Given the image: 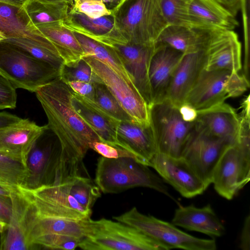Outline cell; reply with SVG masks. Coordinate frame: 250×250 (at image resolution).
<instances>
[{"instance_id":"obj_1","label":"cell","mask_w":250,"mask_h":250,"mask_svg":"<svg viewBox=\"0 0 250 250\" xmlns=\"http://www.w3.org/2000/svg\"><path fill=\"white\" fill-rule=\"evenodd\" d=\"M73 91L60 76L36 92L47 118L48 127L57 137L61 148L58 182L62 183L83 176V160L90 145L101 141L72 104Z\"/></svg>"},{"instance_id":"obj_2","label":"cell","mask_w":250,"mask_h":250,"mask_svg":"<svg viewBox=\"0 0 250 250\" xmlns=\"http://www.w3.org/2000/svg\"><path fill=\"white\" fill-rule=\"evenodd\" d=\"M162 0H123L111 10L116 27L128 43L156 44L168 25L162 8Z\"/></svg>"},{"instance_id":"obj_3","label":"cell","mask_w":250,"mask_h":250,"mask_svg":"<svg viewBox=\"0 0 250 250\" xmlns=\"http://www.w3.org/2000/svg\"><path fill=\"white\" fill-rule=\"evenodd\" d=\"M148 167L130 157L111 159L101 156L97 165L95 184L104 193L143 187L172 198L161 179Z\"/></svg>"},{"instance_id":"obj_4","label":"cell","mask_w":250,"mask_h":250,"mask_svg":"<svg viewBox=\"0 0 250 250\" xmlns=\"http://www.w3.org/2000/svg\"><path fill=\"white\" fill-rule=\"evenodd\" d=\"M250 180V123H240L236 141L228 146L213 171L211 184L222 197L231 200Z\"/></svg>"},{"instance_id":"obj_5","label":"cell","mask_w":250,"mask_h":250,"mask_svg":"<svg viewBox=\"0 0 250 250\" xmlns=\"http://www.w3.org/2000/svg\"><path fill=\"white\" fill-rule=\"evenodd\" d=\"M86 234L79 248L85 250H165L137 229L105 218L84 219Z\"/></svg>"},{"instance_id":"obj_6","label":"cell","mask_w":250,"mask_h":250,"mask_svg":"<svg viewBox=\"0 0 250 250\" xmlns=\"http://www.w3.org/2000/svg\"><path fill=\"white\" fill-rule=\"evenodd\" d=\"M0 73L16 88L35 92L61 72L9 43L0 42Z\"/></svg>"},{"instance_id":"obj_7","label":"cell","mask_w":250,"mask_h":250,"mask_svg":"<svg viewBox=\"0 0 250 250\" xmlns=\"http://www.w3.org/2000/svg\"><path fill=\"white\" fill-rule=\"evenodd\" d=\"M117 221L133 227L161 244L165 250H215L214 239L199 238L178 229L172 223L139 212L133 207L121 215L113 217Z\"/></svg>"},{"instance_id":"obj_8","label":"cell","mask_w":250,"mask_h":250,"mask_svg":"<svg viewBox=\"0 0 250 250\" xmlns=\"http://www.w3.org/2000/svg\"><path fill=\"white\" fill-rule=\"evenodd\" d=\"M18 191L24 200L27 211L33 216L73 220L90 218L91 209L81 205L61 184L22 187Z\"/></svg>"},{"instance_id":"obj_9","label":"cell","mask_w":250,"mask_h":250,"mask_svg":"<svg viewBox=\"0 0 250 250\" xmlns=\"http://www.w3.org/2000/svg\"><path fill=\"white\" fill-rule=\"evenodd\" d=\"M249 87V80L237 72L203 68L185 103L197 110L204 109L238 97Z\"/></svg>"},{"instance_id":"obj_10","label":"cell","mask_w":250,"mask_h":250,"mask_svg":"<svg viewBox=\"0 0 250 250\" xmlns=\"http://www.w3.org/2000/svg\"><path fill=\"white\" fill-rule=\"evenodd\" d=\"M149 111L158 153L180 157L195 121H184L179 108L167 99L153 103Z\"/></svg>"},{"instance_id":"obj_11","label":"cell","mask_w":250,"mask_h":250,"mask_svg":"<svg viewBox=\"0 0 250 250\" xmlns=\"http://www.w3.org/2000/svg\"><path fill=\"white\" fill-rule=\"evenodd\" d=\"M83 59L134 121L142 125H150L149 107L133 83L95 58L84 56Z\"/></svg>"},{"instance_id":"obj_12","label":"cell","mask_w":250,"mask_h":250,"mask_svg":"<svg viewBox=\"0 0 250 250\" xmlns=\"http://www.w3.org/2000/svg\"><path fill=\"white\" fill-rule=\"evenodd\" d=\"M230 144L210 135L195 121L181 157L188 162L208 188L211 184L216 163L224 150Z\"/></svg>"},{"instance_id":"obj_13","label":"cell","mask_w":250,"mask_h":250,"mask_svg":"<svg viewBox=\"0 0 250 250\" xmlns=\"http://www.w3.org/2000/svg\"><path fill=\"white\" fill-rule=\"evenodd\" d=\"M45 129L35 142L27 160L29 176L26 187L53 185L57 180L61 160L59 141L47 137Z\"/></svg>"},{"instance_id":"obj_14","label":"cell","mask_w":250,"mask_h":250,"mask_svg":"<svg viewBox=\"0 0 250 250\" xmlns=\"http://www.w3.org/2000/svg\"><path fill=\"white\" fill-rule=\"evenodd\" d=\"M151 167L184 197L189 198L202 194L208 188L181 157L176 158L157 153Z\"/></svg>"},{"instance_id":"obj_15","label":"cell","mask_w":250,"mask_h":250,"mask_svg":"<svg viewBox=\"0 0 250 250\" xmlns=\"http://www.w3.org/2000/svg\"><path fill=\"white\" fill-rule=\"evenodd\" d=\"M205 52L207 70L238 72L242 68L241 43L234 30H210Z\"/></svg>"},{"instance_id":"obj_16","label":"cell","mask_w":250,"mask_h":250,"mask_svg":"<svg viewBox=\"0 0 250 250\" xmlns=\"http://www.w3.org/2000/svg\"><path fill=\"white\" fill-rule=\"evenodd\" d=\"M156 45V44L145 45L128 42L110 46L120 58L133 84L148 107L152 104L148 70Z\"/></svg>"},{"instance_id":"obj_17","label":"cell","mask_w":250,"mask_h":250,"mask_svg":"<svg viewBox=\"0 0 250 250\" xmlns=\"http://www.w3.org/2000/svg\"><path fill=\"white\" fill-rule=\"evenodd\" d=\"M48 127L39 126L29 119L0 128V153L27 166L28 156L37 140Z\"/></svg>"},{"instance_id":"obj_18","label":"cell","mask_w":250,"mask_h":250,"mask_svg":"<svg viewBox=\"0 0 250 250\" xmlns=\"http://www.w3.org/2000/svg\"><path fill=\"white\" fill-rule=\"evenodd\" d=\"M62 23L74 32L108 46L127 43L118 30L112 14L92 19L69 9Z\"/></svg>"},{"instance_id":"obj_19","label":"cell","mask_w":250,"mask_h":250,"mask_svg":"<svg viewBox=\"0 0 250 250\" xmlns=\"http://www.w3.org/2000/svg\"><path fill=\"white\" fill-rule=\"evenodd\" d=\"M156 44L148 70L152 104L166 99L173 73L184 55L167 45Z\"/></svg>"},{"instance_id":"obj_20","label":"cell","mask_w":250,"mask_h":250,"mask_svg":"<svg viewBox=\"0 0 250 250\" xmlns=\"http://www.w3.org/2000/svg\"><path fill=\"white\" fill-rule=\"evenodd\" d=\"M117 137L122 148L133 154L138 162L151 167L158 149L150 124L145 125L133 120L120 121Z\"/></svg>"},{"instance_id":"obj_21","label":"cell","mask_w":250,"mask_h":250,"mask_svg":"<svg viewBox=\"0 0 250 250\" xmlns=\"http://www.w3.org/2000/svg\"><path fill=\"white\" fill-rule=\"evenodd\" d=\"M205 61V50L184 54L173 73L166 99L178 107L184 104L204 67Z\"/></svg>"},{"instance_id":"obj_22","label":"cell","mask_w":250,"mask_h":250,"mask_svg":"<svg viewBox=\"0 0 250 250\" xmlns=\"http://www.w3.org/2000/svg\"><path fill=\"white\" fill-rule=\"evenodd\" d=\"M72 104L77 113L97 134L101 142L122 148L117 137L120 121L104 111L95 102L74 91Z\"/></svg>"},{"instance_id":"obj_23","label":"cell","mask_w":250,"mask_h":250,"mask_svg":"<svg viewBox=\"0 0 250 250\" xmlns=\"http://www.w3.org/2000/svg\"><path fill=\"white\" fill-rule=\"evenodd\" d=\"M196 121L213 136L231 144L237 138L240 128L239 115L225 102L197 110Z\"/></svg>"},{"instance_id":"obj_24","label":"cell","mask_w":250,"mask_h":250,"mask_svg":"<svg viewBox=\"0 0 250 250\" xmlns=\"http://www.w3.org/2000/svg\"><path fill=\"white\" fill-rule=\"evenodd\" d=\"M188 13L193 28L234 30L238 21L215 0H190Z\"/></svg>"},{"instance_id":"obj_25","label":"cell","mask_w":250,"mask_h":250,"mask_svg":"<svg viewBox=\"0 0 250 250\" xmlns=\"http://www.w3.org/2000/svg\"><path fill=\"white\" fill-rule=\"evenodd\" d=\"M24 219L27 239L31 249L34 246V241L43 235L57 234L81 239H83L86 236L85 219L73 220L33 216L27 211L25 202Z\"/></svg>"},{"instance_id":"obj_26","label":"cell","mask_w":250,"mask_h":250,"mask_svg":"<svg viewBox=\"0 0 250 250\" xmlns=\"http://www.w3.org/2000/svg\"><path fill=\"white\" fill-rule=\"evenodd\" d=\"M171 223L213 237H220L225 231L223 224L209 204L202 208L193 205L180 206L175 211Z\"/></svg>"},{"instance_id":"obj_27","label":"cell","mask_w":250,"mask_h":250,"mask_svg":"<svg viewBox=\"0 0 250 250\" xmlns=\"http://www.w3.org/2000/svg\"><path fill=\"white\" fill-rule=\"evenodd\" d=\"M34 30L39 31L53 43L66 66H74L85 56L74 32L62 21L38 25Z\"/></svg>"},{"instance_id":"obj_28","label":"cell","mask_w":250,"mask_h":250,"mask_svg":"<svg viewBox=\"0 0 250 250\" xmlns=\"http://www.w3.org/2000/svg\"><path fill=\"white\" fill-rule=\"evenodd\" d=\"M70 5L61 0H27L20 8L19 13L31 31L37 25L63 21Z\"/></svg>"},{"instance_id":"obj_29","label":"cell","mask_w":250,"mask_h":250,"mask_svg":"<svg viewBox=\"0 0 250 250\" xmlns=\"http://www.w3.org/2000/svg\"><path fill=\"white\" fill-rule=\"evenodd\" d=\"M209 31L168 24L159 35L156 43L169 46L184 54L196 52L205 50Z\"/></svg>"},{"instance_id":"obj_30","label":"cell","mask_w":250,"mask_h":250,"mask_svg":"<svg viewBox=\"0 0 250 250\" xmlns=\"http://www.w3.org/2000/svg\"><path fill=\"white\" fill-rule=\"evenodd\" d=\"M12 212L7 232L1 242V249L23 250L31 249L27 241L24 220V204L19 192H11Z\"/></svg>"},{"instance_id":"obj_31","label":"cell","mask_w":250,"mask_h":250,"mask_svg":"<svg viewBox=\"0 0 250 250\" xmlns=\"http://www.w3.org/2000/svg\"><path fill=\"white\" fill-rule=\"evenodd\" d=\"M26 52L33 57L46 62L60 72L64 62L53 43L44 36L36 39L7 37L3 41Z\"/></svg>"},{"instance_id":"obj_32","label":"cell","mask_w":250,"mask_h":250,"mask_svg":"<svg viewBox=\"0 0 250 250\" xmlns=\"http://www.w3.org/2000/svg\"><path fill=\"white\" fill-rule=\"evenodd\" d=\"M74 34L85 56L92 57L104 62L127 80L133 83L120 58L112 47L79 33L74 32Z\"/></svg>"},{"instance_id":"obj_33","label":"cell","mask_w":250,"mask_h":250,"mask_svg":"<svg viewBox=\"0 0 250 250\" xmlns=\"http://www.w3.org/2000/svg\"><path fill=\"white\" fill-rule=\"evenodd\" d=\"M29 176L27 166L0 153V186L11 192L26 187Z\"/></svg>"},{"instance_id":"obj_34","label":"cell","mask_w":250,"mask_h":250,"mask_svg":"<svg viewBox=\"0 0 250 250\" xmlns=\"http://www.w3.org/2000/svg\"><path fill=\"white\" fill-rule=\"evenodd\" d=\"M20 7L0 2V31L7 37L36 39L43 36L40 32L34 33L28 29L20 14Z\"/></svg>"},{"instance_id":"obj_35","label":"cell","mask_w":250,"mask_h":250,"mask_svg":"<svg viewBox=\"0 0 250 250\" xmlns=\"http://www.w3.org/2000/svg\"><path fill=\"white\" fill-rule=\"evenodd\" d=\"M61 185L81 205L87 209H91L101 196L99 188L86 176H75Z\"/></svg>"},{"instance_id":"obj_36","label":"cell","mask_w":250,"mask_h":250,"mask_svg":"<svg viewBox=\"0 0 250 250\" xmlns=\"http://www.w3.org/2000/svg\"><path fill=\"white\" fill-rule=\"evenodd\" d=\"M94 84V102L102 110L120 121L133 120L103 83Z\"/></svg>"},{"instance_id":"obj_37","label":"cell","mask_w":250,"mask_h":250,"mask_svg":"<svg viewBox=\"0 0 250 250\" xmlns=\"http://www.w3.org/2000/svg\"><path fill=\"white\" fill-rule=\"evenodd\" d=\"M190 0H162V8L168 24L192 28L188 13Z\"/></svg>"},{"instance_id":"obj_38","label":"cell","mask_w":250,"mask_h":250,"mask_svg":"<svg viewBox=\"0 0 250 250\" xmlns=\"http://www.w3.org/2000/svg\"><path fill=\"white\" fill-rule=\"evenodd\" d=\"M60 76L66 83L76 81L93 84L103 83L88 63L83 58L74 66L64 65L61 71Z\"/></svg>"},{"instance_id":"obj_39","label":"cell","mask_w":250,"mask_h":250,"mask_svg":"<svg viewBox=\"0 0 250 250\" xmlns=\"http://www.w3.org/2000/svg\"><path fill=\"white\" fill-rule=\"evenodd\" d=\"M82 239L62 234H46L36 238L33 245L53 250H74L79 247Z\"/></svg>"},{"instance_id":"obj_40","label":"cell","mask_w":250,"mask_h":250,"mask_svg":"<svg viewBox=\"0 0 250 250\" xmlns=\"http://www.w3.org/2000/svg\"><path fill=\"white\" fill-rule=\"evenodd\" d=\"M70 10L84 14L92 19L111 14L102 0H74Z\"/></svg>"},{"instance_id":"obj_41","label":"cell","mask_w":250,"mask_h":250,"mask_svg":"<svg viewBox=\"0 0 250 250\" xmlns=\"http://www.w3.org/2000/svg\"><path fill=\"white\" fill-rule=\"evenodd\" d=\"M16 89L10 81L0 73V109L16 107Z\"/></svg>"},{"instance_id":"obj_42","label":"cell","mask_w":250,"mask_h":250,"mask_svg":"<svg viewBox=\"0 0 250 250\" xmlns=\"http://www.w3.org/2000/svg\"><path fill=\"white\" fill-rule=\"evenodd\" d=\"M90 148L93 149L102 156L107 158L130 157L136 160L135 156L128 151L101 141L93 142L90 145Z\"/></svg>"},{"instance_id":"obj_43","label":"cell","mask_w":250,"mask_h":250,"mask_svg":"<svg viewBox=\"0 0 250 250\" xmlns=\"http://www.w3.org/2000/svg\"><path fill=\"white\" fill-rule=\"evenodd\" d=\"M66 83L74 92L94 102L95 88L94 84L76 81H70Z\"/></svg>"},{"instance_id":"obj_44","label":"cell","mask_w":250,"mask_h":250,"mask_svg":"<svg viewBox=\"0 0 250 250\" xmlns=\"http://www.w3.org/2000/svg\"><path fill=\"white\" fill-rule=\"evenodd\" d=\"M239 248L242 250H250V215L245 219L240 235Z\"/></svg>"},{"instance_id":"obj_45","label":"cell","mask_w":250,"mask_h":250,"mask_svg":"<svg viewBox=\"0 0 250 250\" xmlns=\"http://www.w3.org/2000/svg\"><path fill=\"white\" fill-rule=\"evenodd\" d=\"M179 110L183 120L188 122L196 121L197 110L190 105L184 103L179 106Z\"/></svg>"},{"instance_id":"obj_46","label":"cell","mask_w":250,"mask_h":250,"mask_svg":"<svg viewBox=\"0 0 250 250\" xmlns=\"http://www.w3.org/2000/svg\"><path fill=\"white\" fill-rule=\"evenodd\" d=\"M12 212L10 199L0 197V220L8 223Z\"/></svg>"},{"instance_id":"obj_47","label":"cell","mask_w":250,"mask_h":250,"mask_svg":"<svg viewBox=\"0 0 250 250\" xmlns=\"http://www.w3.org/2000/svg\"><path fill=\"white\" fill-rule=\"evenodd\" d=\"M228 10L234 16L241 9L242 0H215Z\"/></svg>"},{"instance_id":"obj_48","label":"cell","mask_w":250,"mask_h":250,"mask_svg":"<svg viewBox=\"0 0 250 250\" xmlns=\"http://www.w3.org/2000/svg\"><path fill=\"white\" fill-rule=\"evenodd\" d=\"M21 118L6 112H0V128L20 121Z\"/></svg>"},{"instance_id":"obj_49","label":"cell","mask_w":250,"mask_h":250,"mask_svg":"<svg viewBox=\"0 0 250 250\" xmlns=\"http://www.w3.org/2000/svg\"><path fill=\"white\" fill-rule=\"evenodd\" d=\"M123 0H102L107 8L110 10L116 7Z\"/></svg>"},{"instance_id":"obj_50","label":"cell","mask_w":250,"mask_h":250,"mask_svg":"<svg viewBox=\"0 0 250 250\" xmlns=\"http://www.w3.org/2000/svg\"><path fill=\"white\" fill-rule=\"evenodd\" d=\"M27 0H0V2H5L20 7Z\"/></svg>"},{"instance_id":"obj_51","label":"cell","mask_w":250,"mask_h":250,"mask_svg":"<svg viewBox=\"0 0 250 250\" xmlns=\"http://www.w3.org/2000/svg\"><path fill=\"white\" fill-rule=\"evenodd\" d=\"M11 191L0 186V197L10 199Z\"/></svg>"},{"instance_id":"obj_52","label":"cell","mask_w":250,"mask_h":250,"mask_svg":"<svg viewBox=\"0 0 250 250\" xmlns=\"http://www.w3.org/2000/svg\"><path fill=\"white\" fill-rule=\"evenodd\" d=\"M8 224L3 221L0 220V233H2L5 229H7Z\"/></svg>"},{"instance_id":"obj_53","label":"cell","mask_w":250,"mask_h":250,"mask_svg":"<svg viewBox=\"0 0 250 250\" xmlns=\"http://www.w3.org/2000/svg\"><path fill=\"white\" fill-rule=\"evenodd\" d=\"M7 38L6 35L2 32L0 31V42L4 41Z\"/></svg>"},{"instance_id":"obj_54","label":"cell","mask_w":250,"mask_h":250,"mask_svg":"<svg viewBox=\"0 0 250 250\" xmlns=\"http://www.w3.org/2000/svg\"><path fill=\"white\" fill-rule=\"evenodd\" d=\"M62 1H64L66 2H67L70 6H72L73 3V0H61Z\"/></svg>"},{"instance_id":"obj_55","label":"cell","mask_w":250,"mask_h":250,"mask_svg":"<svg viewBox=\"0 0 250 250\" xmlns=\"http://www.w3.org/2000/svg\"><path fill=\"white\" fill-rule=\"evenodd\" d=\"M74 0H73V1H74Z\"/></svg>"}]
</instances>
